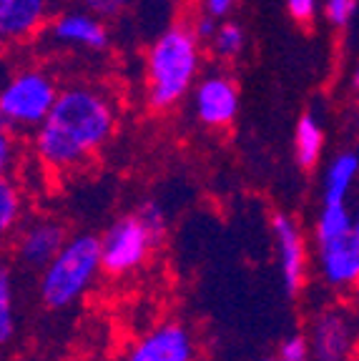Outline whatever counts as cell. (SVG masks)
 Instances as JSON below:
<instances>
[{
	"mask_svg": "<svg viewBox=\"0 0 359 361\" xmlns=\"http://www.w3.org/2000/svg\"><path fill=\"white\" fill-rule=\"evenodd\" d=\"M56 96L58 85L45 71H18L0 85V126L13 135L35 130L45 121Z\"/></svg>",
	"mask_w": 359,
	"mask_h": 361,
	"instance_id": "4",
	"label": "cell"
},
{
	"mask_svg": "<svg viewBox=\"0 0 359 361\" xmlns=\"http://www.w3.org/2000/svg\"><path fill=\"white\" fill-rule=\"evenodd\" d=\"M314 266L331 291H349L359 281V228L329 241L314 243Z\"/></svg>",
	"mask_w": 359,
	"mask_h": 361,
	"instance_id": "9",
	"label": "cell"
},
{
	"mask_svg": "<svg viewBox=\"0 0 359 361\" xmlns=\"http://www.w3.org/2000/svg\"><path fill=\"white\" fill-rule=\"evenodd\" d=\"M279 361H309L307 356V338L304 334H292V336H286L279 346Z\"/></svg>",
	"mask_w": 359,
	"mask_h": 361,
	"instance_id": "23",
	"label": "cell"
},
{
	"mask_svg": "<svg viewBox=\"0 0 359 361\" xmlns=\"http://www.w3.org/2000/svg\"><path fill=\"white\" fill-rule=\"evenodd\" d=\"M116 130V108L93 85L58 90L51 111L33 133V153L45 169L66 173L93 158Z\"/></svg>",
	"mask_w": 359,
	"mask_h": 361,
	"instance_id": "1",
	"label": "cell"
},
{
	"mask_svg": "<svg viewBox=\"0 0 359 361\" xmlns=\"http://www.w3.org/2000/svg\"><path fill=\"white\" fill-rule=\"evenodd\" d=\"M16 166H18L16 135L8 133V130L0 126V178H13Z\"/></svg>",
	"mask_w": 359,
	"mask_h": 361,
	"instance_id": "20",
	"label": "cell"
},
{
	"mask_svg": "<svg viewBox=\"0 0 359 361\" xmlns=\"http://www.w3.org/2000/svg\"><path fill=\"white\" fill-rule=\"evenodd\" d=\"M51 0H0V45L33 38L48 20Z\"/></svg>",
	"mask_w": 359,
	"mask_h": 361,
	"instance_id": "13",
	"label": "cell"
},
{
	"mask_svg": "<svg viewBox=\"0 0 359 361\" xmlns=\"http://www.w3.org/2000/svg\"><path fill=\"white\" fill-rule=\"evenodd\" d=\"M234 8V0H204V16H208V18H221V16H226V13Z\"/></svg>",
	"mask_w": 359,
	"mask_h": 361,
	"instance_id": "25",
	"label": "cell"
},
{
	"mask_svg": "<svg viewBox=\"0 0 359 361\" xmlns=\"http://www.w3.org/2000/svg\"><path fill=\"white\" fill-rule=\"evenodd\" d=\"M68 238L66 226L51 216H38V219L23 221L20 228L13 236V248H16V259L25 269L43 271L51 264L53 256L63 248Z\"/></svg>",
	"mask_w": 359,
	"mask_h": 361,
	"instance_id": "10",
	"label": "cell"
},
{
	"mask_svg": "<svg viewBox=\"0 0 359 361\" xmlns=\"http://www.w3.org/2000/svg\"><path fill=\"white\" fill-rule=\"evenodd\" d=\"M359 173V158L354 151H342L331 158L322 183V203H349V193Z\"/></svg>",
	"mask_w": 359,
	"mask_h": 361,
	"instance_id": "14",
	"label": "cell"
},
{
	"mask_svg": "<svg viewBox=\"0 0 359 361\" xmlns=\"http://www.w3.org/2000/svg\"><path fill=\"white\" fill-rule=\"evenodd\" d=\"M25 221V198L13 178H0V243L11 241Z\"/></svg>",
	"mask_w": 359,
	"mask_h": 361,
	"instance_id": "16",
	"label": "cell"
},
{
	"mask_svg": "<svg viewBox=\"0 0 359 361\" xmlns=\"http://www.w3.org/2000/svg\"><path fill=\"white\" fill-rule=\"evenodd\" d=\"M211 45L216 56L221 58H236L247 45V35L236 23H216V30L211 35Z\"/></svg>",
	"mask_w": 359,
	"mask_h": 361,
	"instance_id": "19",
	"label": "cell"
},
{
	"mask_svg": "<svg viewBox=\"0 0 359 361\" xmlns=\"http://www.w3.org/2000/svg\"><path fill=\"white\" fill-rule=\"evenodd\" d=\"M294 148H297V164L302 169H314L324 151V130L314 113H304L294 130Z\"/></svg>",
	"mask_w": 359,
	"mask_h": 361,
	"instance_id": "15",
	"label": "cell"
},
{
	"mask_svg": "<svg viewBox=\"0 0 359 361\" xmlns=\"http://www.w3.org/2000/svg\"><path fill=\"white\" fill-rule=\"evenodd\" d=\"M196 336L184 322H161L131 341L124 361H196Z\"/></svg>",
	"mask_w": 359,
	"mask_h": 361,
	"instance_id": "7",
	"label": "cell"
},
{
	"mask_svg": "<svg viewBox=\"0 0 359 361\" xmlns=\"http://www.w3.org/2000/svg\"><path fill=\"white\" fill-rule=\"evenodd\" d=\"M78 3L83 6L86 13L101 20V18H118L129 8L131 0H78Z\"/></svg>",
	"mask_w": 359,
	"mask_h": 361,
	"instance_id": "21",
	"label": "cell"
},
{
	"mask_svg": "<svg viewBox=\"0 0 359 361\" xmlns=\"http://www.w3.org/2000/svg\"><path fill=\"white\" fill-rule=\"evenodd\" d=\"M352 228H359L349 203H322L319 214L314 221V243L339 238L349 233Z\"/></svg>",
	"mask_w": 359,
	"mask_h": 361,
	"instance_id": "17",
	"label": "cell"
},
{
	"mask_svg": "<svg viewBox=\"0 0 359 361\" xmlns=\"http://www.w3.org/2000/svg\"><path fill=\"white\" fill-rule=\"evenodd\" d=\"M354 8H357V0H326V18H329L331 25L344 28L349 25V20L354 18Z\"/></svg>",
	"mask_w": 359,
	"mask_h": 361,
	"instance_id": "22",
	"label": "cell"
},
{
	"mask_svg": "<svg viewBox=\"0 0 359 361\" xmlns=\"http://www.w3.org/2000/svg\"><path fill=\"white\" fill-rule=\"evenodd\" d=\"M271 233H274L276 266H279L284 291L289 296H297L307 286V271H309V248L302 226L289 214L276 211L271 216Z\"/></svg>",
	"mask_w": 359,
	"mask_h": 361,
	"instance_id": "8",
	"label": "cell"
},
{
	"mask_svg": "<svg viewBox=\"0 0 359 361\" xmlns=\"http://www.w3.org/2000/svg\"><path fill=\"white\" fill-rule=\"evenodd\" d=\"M201 63V48L191 25H171L148 48V106L163 111L179 103L194 85Z\"/></svg>",
	"mask_w": 359,
	"mask_h": 361,
	"instance_id": "2",
	"label": "cell"
},
{
	"mask_svg": "<svg viewBox=\"0 0 359 361\" xmlns=\"http://www.w3.org/2000/svg\"><path fill=\"white\" fill-rule=\"evenodd\" d=\"M101 276V254L95 233L68 236L53 261L40 271L38 299L45 309L63 311L78 304Z\"/></svg>",
	"mask_w": 359,
	"mask_h": 361,
	"instance_id": "3",
	"label": "cell"
},
{
	"mask_svg": "<svg viewBox=\"0 0 359 361\" xmlns=\"http://www.w3.org/2000/svg\"><path fill=\"white\" fill-rule=\"evenodd\" d=\"M196 118L208 128H224L236 118L239 90L229 75H206L194 90Z\"/></svg>",
	"mask_w": 359,
	"mask_h": 361,
	"instance_id": "11",
	"label": "cell"
},
{
	"mask_svg": "<svg viewBox=\"0 0 359 361\" xmlns=\"http://www.w3.org/2000/svg\"><path fill=\"white\" fill-rule=\"evenodd\" d=\"M158 243L161 241L148 231V226L136 211L121 216L103 231V236H98L101 274L111 279L131 276L148 264Z\"/></svg>",
	"mask_w": 359,
	"mask_h": 361,
	"instance_id": "5",
	"label": "cell"
},
{
	"mask_svg": "<svg viewBox=\"0 0 359 361\" xmlns=\"http://www.w3.org/2000/svg\"><path fill=\"white\" fill-rule=\"evenodd\" d=\"M286 8L292 13L294 20H312L317 11V0H286Z\"/></svg>",
	"mask_w": 359,
	"mask_h": 361,
	"instance_id": "24",
	"label": "cell"
},
{
	"mask_svg": "<svg viewBox=\"0 0 359 361\" xmlns=\"http://www.w3.org/2000/svg\"><path fill=\"white\" fill-rule=\"evenodd\" d=\"M16 334V279L11 266L0 264V344H8Z\"/></svg>",
	"mask_w": 359,
	"mask_h": 361,
	"instance_id": "18",
	"label": "cell"
},
{
	"mask_svg": "<svg viewBox=\"0 0 359 361\" xmlns=\"http://www.w3.org/2000/svg\"><path fill=\"white\" fill-rule=\"evenodd\" d=\"M309 361H352L357 349V319L342 304L322 306L304 334Z\"/></svg>",
	"mask_w": 359,
	"mask_h": 361,
	"instance_id": "6",
	"label": "cell"
},
{
	"mask_svg": "<svg viewBox=\"0 0 359 361\" xmlns=\"http://www.w3.org/2000/svg\"><path fill=\"white\" fill-rule=\"evenodd\" d=\"M261 361H279V359H261Z\"/></svg>",
	"mask_w": 359,
	"mask_h": 361,
	"instance_id": "26",
	"label": "cell"
},
{
	"mask_svg": "<svg viewBox=\"0 0 359 361\" xmlns=\"http://www.w3.org/2000/svg\"><path fill=\"white\" fill-rule=\"evenodd\" d=\"M51 38L68 48H78V51H103L111 40L106 23L86 13L83 8L58 13L51 23Z\"/></svg>",
	"mask_w": 359,
	"mask_h": 361,
	"instance_id": "12",
	"label": "cell"
}]
</instances>
